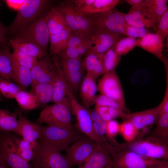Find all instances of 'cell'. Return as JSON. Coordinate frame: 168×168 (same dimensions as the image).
<instances>
[{
  "instance_id": "obj_1",
  "label": "cell",
  "mask_w": 168,
  "mask_h": 168,
  "mask_svg": "<svg viewBox=\"0 0 168 168\" xmlns=\"http://www.w3.org/2000/svg\"><path fill=\"white\" fill-rule=\"evenodd\" d=\"M49 2L46 0H25L13 22L6 27L7 35L16 34L24 29L44 13Z\"/></svg>"
},
{
  "instance_id": "obj_2",
  "label": "cell",
  "mask_w": 168,
  "mask_h": 168,
  "mask_svg": "<svg viewBox=\"0 0 168 168\" xmlns=\"http://www.w3.org/2000/svg\"><path fill=\"white\" fill-rule=\"evenodd\" d=\"M69 98L62 102L47 106L41 112L38 119L40 124L68 128H74Z\"/></svg>"
},
{
  "instance_id": "obj_3",
  "label": "cell",
  "mask_w": 168,
  "mask_h": 168,
  "mask_svg": "<svg viewBox=\"0 0 168 168\" xmlns=\"http://www.w3.org/2000/svg\"><path fill=\"white\" fill-rule=\"evenodd\" d=\"M124 13L114 8L83 15L93 29L124 35L125 24Z\"/></svg>"
},
{
  "instance_id": "obj_4",
  "label": "cell",
  "mask_w": 168,
  "mask_h": 168,
  "mask_svg": "<svg viewBox=\"0 0 168 168\" xmlns=\"http://www.w3.org/2000/svg\"><path fill=\"white\" fill-rule=\"evenodd\" d=\"M32 161L34 168H71L65 155L43 139Z\"/></svg>"
},
{
  "instance_id": "obj_5",
  "label": "cell",
  "mask_w": 168,
  "mask_h": 168,
  "mask_svg": "<svg viewBox=\"0 0 168 168\" xmlns=\"http://www.w3.org/2000/svg\"><path fill=\"white\" fill-rule=\"evenodd\" d=\"M112 168H148L161 164L165 161L146 158L130 150L122 147H115L111 153Z\"/></svg>"
},
{
  "instance_id": "obj_6",
  "label": "cell",
  "mask_w": 168,
  "mask_h": 168,
  "mask_svg": "<svg viewBox=\"0 0 168 168\" xmlns=\"http://www.w3.org/2000/svg\"><path fill=\"white\" fill-rule=\"evenodd\" d=\"M126 146L144 158L168 161V142L155 137L149 136L145 139L128 142Z\"/></svg>"
},
{
  "instance_id": "obj_7",
  "label": "cell",
  "mask_w": 168,
  "mask_h": 168,
  "mask_svg": "<svg viewBox=\"0 0 168 168\" xmlns=\"http://www.w3.org/2000/svg\"><path fill=\"white\" fill-rule=\"evenodd\" d=\"M42 139L60 152L66 151L81 135L74 128L48 125L42 127Z\"/></svg>"
},
{
  "instance_id": "obj_8",
  "label": "cell",
  "mask_w": 168,
  "mask_h": 168,
  "mask_svg": "<svg viewBox=\"0 0 168 168\" xmlns=\"http://www.w3.org/2000/svg\"><path fill=\"white\" fill-rule=\"evenodd\" d=\"M67 95L70 102L72 113L76 117L77 128L79 132L99 144V141L94 133L89 111L78 102L68 83Z\"/></svg>"
},
{
  "instance_id": "obj_9",
  "label": "cell",
  "mask_w": 168,
  "mask_h": 168,
  "mask_svg": "<svg viewBox=\"0 0 168 168\" xmlns=\"http://www.w3.org/2000/svg\"><path fill=\"white\" fill-rule=\"evenodd\" d=\"M54 7L62 15L67 27L72 31L91 32L92 28L89 22L77 10L72 0L64 1Z\"/></svg>"
},
{
  "instance_id": "obj_10",
  "label": "cell",
  "mask_w": 168,
  "mask_h": 168,
  "mask_svg": "<svg viewBox=\"0 0 168 168\" xmlns=\"http://www.w3.org/2000/svg\"><path fill=\"white\" fill-rule=\"evenodd\" d=\"M47 13L43 14L16 34L32 41L47 53L50 34L47 24Z\"/></svg>"
},
{
  "instance_id": "obj_11",
  "label": "cell",
  "mask_w": 168,
  "mask_h": 168,
  "mask_svg": "<svg viewBox=\"0 0 168 168\" xmlns=\"http://www.w3.org/2000/svg\"><path fill=\"white\" fill-rule=\"evenodd\" d=\"M96 144L85 135H81L72 143L64 155L71 168L82 164L91 154Z\"/></svg>"
},
{
  "instance_id": "obj_12",
  "label": "cell",
  "mask_w": 168,
  "mask_h": 168,
  "mask_svg": "<svg viewBox=\"0 0 168 168\" xmlns=\"http://www.w3.org/2000/svg\"><path fill=\"white\" fill-rule=\"evenodd\" d=\"M97 86L101 94L114 100L124 111H127L123 90L115 70L105 73Z\"/></svg>"
},
{
  "instance_id": "obj_13",
  "label": "cell",
  "mask_w": 168,
  "mask_h": 168,
  "mask_svg": "<svg viewBox=\"0 0 168 168\" xmlns=\"http://www.w3.org/2000/svg\"><path fill=\"white\" fill-rule=\"evenodd\" d=\"M39 59L31 69V87L38 83L53 82L58 72V60L56 55Z\"/></svg>"
},
{
  "instance_id": "obj_14",
  "label": "cell",
  "mask_w": 168,
  "mask_h": 168,
  "mask_svg": "<svg viewBox=\"0 0 168 168\" xmlns=\"http://www.w3.org/2000/svg\"><path fill=\"white\" fill-rule=\"evenodd\" d=\"M0 158L9 168H33L20 156L12 138L10 137L0 138Z\"/></svg>"
},
{
  "instance_id": "obj_15",
  "label": "cell",
  "mask_w": 168,
  "mask_h": 168,
  "mask_svg": "<svg viewBox=\"0 0 168 168\" xmlns=\"http://www.w3.org/2000/svg\"><path fill=\"white\" fill-rule=\"evenodd\" d=\"M125 36L122 34L92 28L91 33V45L86 53L103 54Z\"/></svg>"
},
{
  "instance_id": "obj_16",
  "label": "cell",
  "mask_w": 168,
  "mask_h": 168,
  "mask_svg": "<svg viewBox=\"0 0 168 168\" xmlns=\"http://www.w3.org/2000/svg\"><path fill=\"white\" fill-rule=\"evenodd\" d=\"M161 110V105L145 110L131 114H125L124 119L129 121L139 131L156 123Z\"/></svg>"
},
{
  "instance_id": "obj_17",
  "label": "cell",
  "mask_w": 168,
  "mask_h": 168,
  "mask_svg": "<svg viewBox=\"0 0 168 168\" xmlns=\"http://www.w3.org/2000/svg\"><path fill=\"white\" fill-rule=\"evenodd\" d=\"M77 10L83 15L99 13L115 8L119 0H72Z\"/></svg>"
},
{
  "instance_id": "obj_18",
  "label": "cell",
  "mask_w": 168,
  "mask_h": 168,
  "mask_svg": "<svg viewBox=\"0 0 168 168\" xmlns=\"http://www.w3.org/2000/svg\"><path fill=\"white\" fill-rule=\"evenodd\" d=\"M125 23L131 26L138 28H151L156 31L152 15L144 9L138 10L131 8L128 12L124 13Z\"/></svg>"
},
{
  "instance_id": "obj_19",
  "label": "cell",
  "mask_w": 168,
  "mask_h": 168,
  "mask_svg": "<svg viewBox=\"0 0 168 168\" xmlns=\"http://www.w3.org/2000/svg\"><path fill=\"white\" fill-rule=\"evenodd\" d=\"M112 158L110 153L96 144L88 158L77 168H112Z\"/></svg>"
},
{
  "instance_id": "obj_20",
  "label": "cell",
  "mask_w": 168,
  "mask_h": 168,
  "mask_svg": "<svg viewBox=\"0 0 168 168\" xmlns=\"http://www.w3.org/2000/svg\"><path fill=\"white\" fill-rule=\"evenodd\" d=\"M163 42L161 36L157 31L155 33L149 32L137 39L136 46L141 48L163 61Z\"/></svg>"
},
{
  "instance_id": "obj_21",
  "label": "cell",
  "mask_w": 168,
  "mask_h": 168,
  "mask_svg": "<svg viewBox=\"0 0 168 168\" xmlns=\"http://www.w3.org/2000/svg\"><path fill=\"white\" fill-rule=\"evenodd\" d=\"M9 46L40 59L48 56L39 46L32 41L24 37L16 35L8 40Z\"/></svg>"
},
{
  "instance_id": "obj_22",
  "label": "cell",
  "mask_w": 168,
  "mask_h": 168,
  "mask_svg": "<svg viewBox=\"0 0 168 168\" xmlns=\"http://www.w3.org/2000/svg\"><path fill=\"white\" fill-rule=\"evenodd\" d=\"M16 133L22 139L31 142H36L42 139V127L29 120L26 117L20 114Z\"/></svg>"
},
{
  "instance_id": "obj_23",
  "label": "cell",
  "mask_w": 168,
  "mask_h": 168,
  "mask_svg": "<svg viewBox=\"0 0 168 168\" xmlns=\"http://www.w3.org/2000/svg\"><path fill=\"white\" fill-rule=\"evenodd\" d=\"M104 53H86V56L82 62L86 72L91 75L96 80L99 77L104 74L103 61Z\"/></svg>"
},
{
  "instance_id": "obj_24",
  "label": "cell",
  "mask_w": 168,
  "mask_h": 168,
  "mask_svg": "<svg viewBox=\"0 0 168 168\" xmlns=\"http://www.w3.org/2000/svg\"><path fill=\"white\" fill-rule=\"evenodd\" d=\"M96 81L91 75L86 72L81 84L80 95L82 101L87 108L93 104L97 90Z\"/></svg>"
},
{
  "instance_id": "obj_25",
  "label": "cell",
  "mask_w": 168,
  "mask_h": 168,
  "mask_svg": "<svg viewBox=\"0 0 168 168\" xmlns=\"http://www.w3.org/2000/svg\"><path fill=\"white\" fill-rule=\"evenodd\" d=\"M8 46L0 48V77L12 79L14 62Z\"/></svg>"
},
{
  "instance_id": "obj_26",
  "label": "cell",
  "mask_w": 168,
  "mask_h": 168,
  "mask_svg": "<svg viewBox=\"0 0 168 168\" xmlns=\"http://www.w3.org/2000/svg\"><path fill=\"white\" fill-rule=\"evenodd\" d=\"M54 94L52 102L59 103L67 98L68 83L63 72L58 65V72L53 82Z\"/></svg>"
},
{
  "instance_id": "obj_27",
  "label": "cell",
  "mask_w": 168,
  "mask_h": 168,
  "mask_svg": "<svg viewBox=\"0 0 168 168\" xmlns=\"http://www.w3.org/2000/svg\"><path fill=\"white\" fill-rule=\"evenodd\" d=\"M31 88V91L37 99L39 107L52 102L54 94L53 82L38 83Z\"/></svg>"
},
{
  "instance_id": "obj_28",
  "label": "cell",
  "mask_w": 168,
  "mask_h": 168,
  "mask_svg": "<svg viewBox=\"0 0 168 168\" xmlns=\"http://www.w3.org/2000/svg\"><path fill=\"white\" fill-rule=\"evenodd\" d=\"M12 138L21 157L28 162L32 160L36 152L39 141L31 142L16 137H12Z\"/></svg>"
},
{
  "instance_id": "obj_29",
  "label": "cell",
  "mask_w": 168,
  "mask_h": 168,
  "mask_svg": "<svg viewBox=\"0 0 168 168\" xmlns=\"http://www.w3.org/2000/svg\"><path fill=\"white\" fill-rule=\"evenodd\" d=\"M91 119L95 134L99 141V145L104 148L110 143L106 137V122L94 110H89Z\"/></svg>"
},
{
  "instance_id": "obj_30",
  "label": "cell",
  "mask_w": 168,
  "mask_h": 168,
  "mask_svg": "<svg viewBox=\"0 0 168 168\" xmlns=\"http://www.w3.org/2000/svg\"><path fill=\"white\" fill-rule=\"evenodd\" d=\"M71 31L67 27L61 32L50 35V49L52 55H56L66 48Z\"/></svg>"
},
{
  "instance_id": "obj_31",
  "label": "cell",
  "mask_w": 168,
  "mask_h": 168,
  "mask_svg": "<svg viewBox=\"0 0 168 168\" xmlns=\"http://www.w3.org/2000/svg\"><path fill=\"white\" fill-rule=\"evenodd\" d=\"M46 22L50 35L58 33L67 27L63 16L54 7H51L47 12Z\"/></svg>"
},
{
  "instance_id": "obj_32",
  "label": "cell",
  "mask_w": 168,
  "mask_h": 168,
  "mask_svg": "<svg viewBox=\"0 0 168 168\" xmlns=\"http://www.w3.org/2000/svg\"><path fill=\"white\" fill-rule=\"evenodd\" d=\"M168 1L166 0H144L143 6L141 9H146L152 15L156 30L161 16L168 9Z\"/></svg>"
},
{
  "instance_id": "obj_33",
  "label": "cell",
  "mask_w": 168,
  "mask_h": 168,
  "mask_svg": "<svg viewBox=\"0 0 168 168\" xmlns=\"http://www.w3.org/2000/svg\"><path fill=\"white\" fill-rule=\"evenodd\" d=\"M14 62L13 71L12 79L23 90H25L32 84L31 70L19 65L14 61Z\"/></svg>"
},
{
  "instance_id": "obj_34",
  "label": "cell",
  "mask_w": 168,
  "mask_h": 168,
  "mask_svg": "<svg viewBox=\"0 0 168 168\" xmlns=\"http://www.w3.org/2000/svg\"><path fill=\"white\" fill-rule=\"evenodd\" d=\"M17 113L0 109V131L16 133L18 125Z\"/></svg>"
},
{
  "instance_id": "obj_35",
  "label": "cell",
  "mask_w": 168,
  "mask_h": 168,
  "mask_svg": "<svg viewBox=\"0 0 168 168\" xmlns=\"http://www.w3.org/2000/svg\"><path fill=\"white\" fill-rule=\"evenodd\" d=\"M14 99L20 107L25 110H31L39 107L36 98L31 91L28 92L20 90L16 94Z\"/></svg>"
},
{
  "instance_id": "obj_36",
  "label": "cell",
  "mask_w": 168,
  "mask_h": 168,
  "mask_svg": "<svg viewBox=\"0 0 168 168\" xmlns=\"http://www.w3.org/2000/svg\"><path fill=\"white\" fill-rule=\"evenodd\" d=\"M156 123L157 126L150 136L168 142V113H160Z\"/></svg>"
},
{
  "instance_id": "obj_37",
  "label": "cell",
  "mask_w": 168,
  "mask_h": 168,
  "mask_svg": "<svg viewBox=\"0 0 168 168\" xmlns=\"http://www.w3.org/2000/svg\"><path fill=\"white\" fill-rule=\"evenodd\" d=\"M91 44V41L82 44L67 47L58 54L60 58L81 59L82 55L89 49Z\"/></svg>"
},
{
  "instance_id": "obj_38",
  "label": "cell",
  "mask_w": 168,
  "mask_h": 168,
  "mask_svg": "<svg viewBox=\"0 0 168 168\" xmlns=\"http://www.w3.org/2000/svg\"><path fill=\"white\" fill-rule=\"evenodd\" d=\"M114 44L103 54L104 73L115 70L121 59V56L117 54L115 51Z\"/></svg>"
},
{
  "instance_id": "obj_39",
  "label": "cell",
  "mask_w": 168,
  "mask_h": 168,
  "mask_svg": "<svg viewBox=\"0 0 168 168\" xmlns=\"http://www.w3.org/2000/svg\"><path fill=\"white\" fill-rule=\"evenodd\" d=\"M21 90L23 89L10 80L0 77V94L5 98H14L16 94Z\"/></svg>"
},
{
  "instance_id": "obj_40",
  "label": "cell",
  "mask_w": 168,
  "mask_h": 168,
  "mask_svg": "<svg viewBox=\"0 0 168 168\" xmlns=\"http://www.w3.org/2000/svg\"><path fill=\"white\" fill-rule=\"evenodd\" d=\"M137 39L125 36L119 40L114 45L117 54L121 56L127 54L136 46Z\"/></svg>"
},
{
  "instance_id": "obj_41",
  "label": "cell",
  "mask_w": 168,
  "mask_h": 168,
  "mask_svg": "<svg viewBox=\"0 0 168 168\" xmlns=\"http://www.w3.org/2000/svg\"><path fill=\"white\" fill-rule=\"evenodd\" d=\"M12 54L15 62L30 70L38 60L35 57L17 50H13Z\"/></svg>"
},
{
  "instance_id": "obj_42",
  "label": "cell",
  "mask_w": 168,
  "mask_h": 168,
  "mask_svg": "<svg viewBox=\"0 0 168 168\" xmlns=\"http://www.w3.org/2000/svg\"><path fill=\"white\" fill-rule=\"evenodd\" d=\"M119 133L126 142H130L134 141L138 136L139 131L131 122L128 120H125L120 124Z\"/></svg>"
},
{
  "instance_id": "obj_43",
  "label": "cell",
  "mask_w": 168,
  "mask_h": 168,
  "mask_svg": "<svg viewBox=\"0 0 168 168\" xmlns=\"http://www.w3.org/2000/svg\"><path fill=\"white\" fill-rule=\"evenodd\" d=\"M58 62L63 72H72L85 70L81 59L60 58Z\"/></svg>"
},
{
  "instance_id": "obj_44",
  "label": "cell",
  "mask_w": 168,
  "mask_h": 168,
  "mask_svg": "<svg viewBox=\"0 0 168 168\" xmlns=\"http://www.w3.org/2000/svg\"><path fill=\"white\" fill-rule=\"evenodd\" d=\"M63 73L66 81L71 87L72 91H77L80 87L84 76V70L72 72H63Z\"/></svg>"
},
{
  "instance_id": "obj_45",
  "label": "cell",
  "mask_w": 168,
  "mask_h": 168,
  "mask_svg": "<svg viewBox=\"0 0 168 168\" xmlns=\"http://www.w3.org/2000/svg\"><path fill=\"white\" fill-rule=\"evenodd\" d=\"M120 124L114 119L106 122V137L109 142L112 145L118 147L120 145L115 139L116 136L119 133Z\"/></svg>"
},
{
  "instance_id": "obj_46",
  "label": "cell",
  "mask_w": 168,
  "mask_h": 168,
  "mask_svg": "<svg viewBox=\"0 0 168 168\" xmlns=\"http://www.w3.org/2000/svg\"><path fill=\"white\" fill-rule=\"evenodd\" d=\"M91 33L71 30L66 47L82 44L91 41Z\"/></svg>"
},
{
  "instance_id": "obj_47",
  "label": "cell",
  "mask_w": 168,
  "mask_h": 168,
  "mask_svg": "<svg viewBox=\"0 0 168 168\" xmlns=\"http://www.w3.org/2000/svg\"><path fill=\"white\" fill-rule=\"evenodd\" d=\"M149 32H150L149 28H136L129 26L125 23L124 35L126 36L136 39L140 38Z\"/></svg>"
},
{
  "instance_id": "obj_48",
  "label": "cell",
  "mask_w": 168,
  "mask_h": 168,
  "mask_svg": "<svg viewBox=\"0 0 168 168\" xmlns=\"http://www.w3.org/2000/svg\"><path fill=\"white\" fill-rule=\"evenodd\" d=\"M93 104H94L95 105L113 107L123 110L120 106L116 101L102 94L96 96Z\"/></svg>"
},
{
  "instance_id": "obj_49",
  "label": "cell",
  "mask_w": 168,
  "mask_h": 168,
  "mask_svg": "<svg viewBox=\"0 0 168 168\" xmlns=\"http://www.w3.org/2000/svg\"><path fill=\"white\" fill-rule=\"evenodd\" d=\"M164 41L168 35V9L164 13L160 20L157 30Z\"/></svg>"
},
{
  "instance_id": "obj_50",
  "label": "cell",
  "mask_w": 168,
  "mask_h": 168,
  "mask_svg": "<svg viewBox=\"0 0 168 168\" xmlns=\"http://www.w3.org/2000/svg\"><path fill=\"white\" fill-rule=\"evenodd\" d=\"M95 110L105 122L112 119L109 113V107L95 105Z\"/></svg>"
},
{
  "instance_id": "obj_51",
  "label": "cell",
  "mask_w": 168,
  "mask_h": 168,
  "mask_svg": "<svg viewBox=\"0 0 168 168\" xmlns=\"http://www.w3.org/2000/svg\"><path fill=\"white\" fill-rule=\"evenodd\" d=\"M166 86L163 99L160 103L161 110L160 113H168V73H166Z\"/></svg>"
},
{
  "instance_id": "obj_52",
  "label": "cell",
  "mask_w": 168,
  "mask_h": 168,
  "mask_svg": "<svg viewBox=\"0 0 168 168\" xmlns=\"http://www.w3.org/2000/svg\"><path fill=\"white\" fill-rule=\"evenodd\" d=\"M8 46L6 27L0 21V48Z\"/></svg>"
},
{
  "instance_id": "obj_53",
  "label": "cell",
  "mask_w": 168,
  "mask_h": 168,
  "mask_svg": "<svg viewBox=\"0 0 168 168\" xmlns=\"http://www.w3.org/2000/svg\"><path fill=\"white\" fill-rule=\"evenodd\" d=\"M25 0H5L7 6L10 8L18 11L23 5Z\"/></svg>"
},
{
  "instance_id": "obj_54",
  "label": "cell",
  "mask_w": 168,
  "mask_h": 168,
  "mask_svg": "<svg viewBox=\"0 0 168 168\" xmlns=\"http://www.w3.org/2000/svg\"><path fill=\"white\" fill-rule=\"evenodd\" d=\"M124 2L131 5V8L135 9H140L143 7L144 0H126Z\"/></svg>"
},
{
  "instance_id": "obj_55",
  "label": "cell",
  "mask_w": 168,
  "mask_h": 168,
  "mask_svg": "<svg viewBox=\"0 0 168 168\" xmlns=\"http://www.w3.org/2000/svg\"><path fill=\"white\" fill-rule=\"evenodd\" d=\"M148 168H168V161H165L161 164Z\"/></svg>"
},
{
  "instance_id": "obj_56",
  "label": "cell",
  "mask_w": 168,
  "mask_h": 168,
  "mask_svg": "<svg viewBox=\"0 0 168 168\" xmlns=\"http://www.w3.org/2000/svg\"><path fill=\"white\" fill-rule=\"evenodd\" d=\"M0 168H9L6 164L0 158Z\"/></svg>"
},
{
  "instance_id": "obj_57",
  "label": "cell",
  "mask_w": 168,
  "mask_h": 168,
  "mask_svg": "<svg viewBox=\"0 0 168 168\" xmlns=\"http://www.w3.org/2000/svg\"><path fill=\"white\" fill-rule=\"evenodd\" d=\"M2 100V97L1 95L0 94V100Z\"/></svg>"
}]
</instances>
